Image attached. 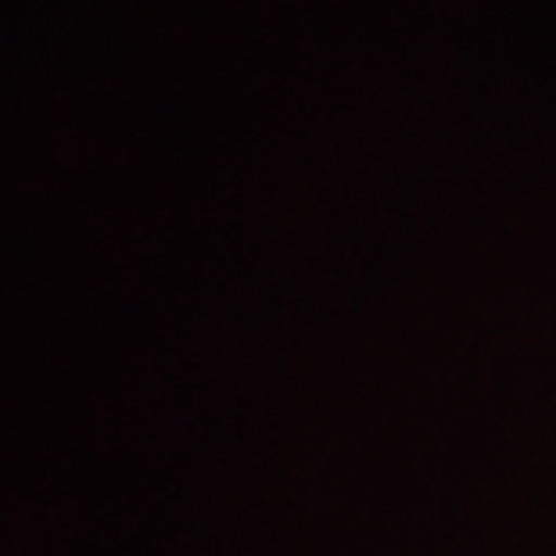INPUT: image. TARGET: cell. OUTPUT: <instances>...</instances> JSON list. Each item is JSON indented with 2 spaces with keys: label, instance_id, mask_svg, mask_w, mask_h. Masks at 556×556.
Wrapping results in <instances>:
<instances>
[]
</instances>
